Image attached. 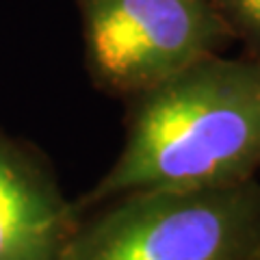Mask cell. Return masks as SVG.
<instances>
[{
    "instance_id": "cell-3",
    "label": "cell",
    "mask_w": 260,
    "mask_h": 260,
    "mask_svg": "<svg viewBox=\"0 0 260 260\" xmlns=\"http://www.w3.org/2000/svg\"><path fill=\"white\" fill-rule=\"evenodd\" d=\"M89 78L133 100L230 42L208 0H76Z\"/></svg>"
},
{
    "instance_id": "cell-4",
    "label": "cell",
    "mask_w": 260,
    "mask_h": 260,
    "mask_svg": "<svg viewBox=\"0 0 260 260\" xmlns=\"http://www.w3.org/2000/svg\"><path fill=\"white\" fill-rule=\"evenodd\" d=\"M78 221L39 162L0 139V260H61Z\"/></svg>"
},
{
    "instance_id": "cell-2",
    "label": "cell",
    "mask_w": 260,
    "mask_h": 260,
    "mask_svg": "<svg viewBox=\"0 0 260 260\" xmlns=\"http://www.w3.org/2000/svg\"><path fill=\"white\" fill-rule=\"evenodd\" d=\"M61 260H260V180L113 198Z\"/></svg>"
},
{
    "instance_id": "cell-5",
    "label": "cell",
    "mask_w": 260,
    "mask_h": 260,
    "mask_svg": "<svg viewBox=\"0 0 260 260\" xmlns=\"http://www.w3.org/2000/svg\"><path fill=\"white\" fill-rule=\"evenodd\" d=\"M230 42H241L247 56L260 59V0H208Z\"/></svg>"
},
{
    "instance_id": "cell-1",
    "label": "cell",
    "mask_w": 260,
    "mask_h": 260,
    "mask_svg": "<svg viewBox=\"0 0 260 260\" xmlns=\"http://www.w3.org/2000/svg\"><path fill=\"white\" fill-rule=\"evenodd\" d=\"M115 162L78 202L219 186L260 172V59L210 54L133 98Z\"/></svg>"
}]
</instances>
